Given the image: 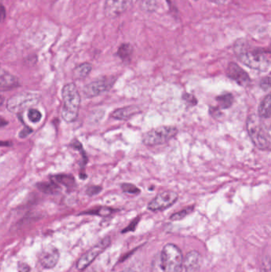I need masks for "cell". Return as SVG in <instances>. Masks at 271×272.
<instances>
[{
	"instance_id": "6da1fadb",
	"label": "cell",
	"mask_w": 271,
	"mask_h": 272,
	"mask_svg": "<svg viewBox=\"0 0 271 272\" xmlns=\"http://www.w3.org/2000/svg\"><path fill=\"white\" fill-rule=\"evenodd\" d=\"M234 51L243 64L259 72H266L270 68L269 50L251 46L245 39H238Z\"/></svg>"
},
{
	"instance_id": "7a4b0ae2",
	"label": "cell",
	"mask_w": 271,
	"mask_h": 272,
	"mask_svg": "<svg viewBox=\"0 0 271 272\" xmlns=\"http://www.w3.org/2000/svg\"><path fill=\"white\" fill-rule=\"evenodd\" d=\"M183 256L182 251L174 244H168L161 252L156 254L153 259L151 272H182Z\"/></svg>"
},
{
	"instance_id": "3957f363",
	"label": "cell",
	"mask_w": 271,
	"mask_h": 272,
	"mask_svg": "<svg viewBox=\"0 0 271 272\" xmlns=\"http://www.w3.org/2000/svg\"><path fill=\"white\" fill-rule=\"evenodd\" d=\"M246 128L253 144L263 151H269L271 137L269 127L262 118L255 114L250 115L246 122Z\"/></svg>"
},
{
	"instance_id": "277c9868",
	"label": "cell",
	"mask_w": 271,
	"mask_h": 272,
	"mask_svg": "<svg viewBox=\"0 0 271 272\" xmlns=\"http://www.w3.org/2000/svg\"><path fill=\"white\" fill-rule=\"evenodd\" d=\"M63 107L61 116L67 123L76 121L81 107V95L73 83L64 85L62 89Z\"/></svg>"
},
{
	"instance_id": "5b68a950",
	"label": "cell",
	"mask_w": 271,
	"mask_h": 272,
	"mask_svg": "<svg viewBox=\"0 0 271 272\" xmlns=\"http://www.w3.org/2000/svg\"><path fill=\"white\" fill-rule=\"evenodd\" d=\"M178 130L174 126H161L151 129L143 134V143L148 147L166 144L178 134Z\"/></svg>"
},
{
	"instance_id": "8992f818",
	"label": "cell",
	"mask_w": 271,
	"mask_h": 272,
	"mask_svg": "<svg viewBox=\"0 0 271 272\" xmlns=\"http://www.w3.org/2000/svg\"><path fill=\"white\" fill-rule=\"evenodd\" d=\"M40 99V95L35 92H22L8 99L7 109L11 112L17 113L26 108L36 105Z\"/></svg>"
},
{
	"instance_id": "52a82bcc",
	"label": "cell",
	"mask_w": 271,
	"mask_h": 272,
	"mask_svg": "<svg viewBox=\"0 0 271 272\" xmlns=\"http://www.w3.org/2000/svg\"><path fill=\"white\" fill-rule=\"evenodd\" d=\"M115 77H103L89 83L84 88V96L93 98L110 90L116 83Z\"/></svg>"
},
{
	"instance_id": "ba28073f",
	"label": "cell",
	"mask_w": 271,
	"mask_h": 272,
	"mask_svg": "<svg viewBox=\"0 0 271 272\" xmlns=\"http://www.w3.org/2000/svg\"><path fill=\"white\" fill-rule=\"evenodd\" d=\"M178 199V193L173 190H166L158 193L148 204L151 211H161L170 208Z\"/></svg>"
},
{
	"instance_id": "9c48e42d",
	"label": "cell",
	"mask_w": 271,
	"mask_h": 272,
	"mask_svg": "<svg viewBox=\"0 0 271 272\" xmlns=\"http://www.w3.org/2000/svg\"><path fill=\"white\" fill-rule=\"evenodd\" d=\"M110 243V238L107 237L102 240L97 245L92 247L89 251L80 258L77 263V268L79 270H84L88 267V265L91 264L95 260V258L97 257L101 252H103L109 246Z\"/></svg>"
},
{
	"instance_id": "30bf717a",
	"label": "cell",
	"mask_w": 271,
	"mask_h": 272,
	"mask_svg": "<svg viewBox=\"0 0 271 272\" xmlns=\"http://www.w3.org/2000/svg\"><path fill=\"white\" fill-rule=\"evenodd\" d=\"M131 0H106L104 12L108 19H116L128 9Z\"/></svg>"
},
{
	"instance_id": "8fae6325",
	"label": "cell",
	"mask_w": 271,
	"mask_h": 272,
	"mask_svg": "<svg viewBox=\"0 0 271 272\" xmlns=\"http://www.w3.org/2000/svg\"><path fill=\"white\" fill-rule=\"evenodd\" d=\"M227 75L240 86H248L251 82L249 74L236 63H229L227 69Z\"/></svg>"
},
{
	"instance_id": "7c38bea8",
	"label": "cell",
	"mask_w": 271,
	"mask_h": 272,
	"mask_svg": "<svg viewBox=\"0 0 271 272\" xmlns=\"http://www.w3.org/2000/svg\"><path fill=\"white\" fill-rule=\"evenodd\" d=\"M59 257L60 254L55 247H46L39 254V263L45 268H53L57 265Z\"/></svg>"
},
{
	"instance_id": "4fadbf2b",
	"label": "cell",
	"mask_w": 271,
	"mask_h": 272,
	"mask_svg": "<svg viewBox=\"0 0 271 272\" xmlns=\"http://www.w3.org/2000/svg\"><path fill=\"white\" fill-rule=\"evenodd\" d=\"M201 265V256L196 251H192L185 256L183 260V267L185 272H198Z\"/></svg>"
},
{
	"instance_id": "5bb4252c",
	"label": "cell",
	"mask_w": 271,
	"mask_h": 272,
	"mask_svg": "<svg viewBox=\"0 0 271 272\" xmlns=\"http://www.w3.org/2000/svg\"><path fill=\"white\" fill-rule=\"evenodd\" d=\"M141 112V109L136 105H129L118 109L112 113V117L118 120H127Z\"/></svg>"
},
{
	"instance_id": "9a60e30c",
	"label": "cell",
	"mask_w": 271,
	"mask_h": 272,
	"mask_svg": "<svg viewBox=\"0 0 271 272\" xmlns=\"http://www.w3.org/2000/svg\"><path fill=\"white\" fill-rule=\"evenodd\" d=\"M19 86V81L15 76L0 69V88L7 90Z\"/></svg>"
},
{
	"instance_id": "2e32d148",
	"label": "cell",
	"mask_w": 271,
	"mask_h": 272,
	"mask_svg": "<svg viewBox=\"0 0 271 272\" xmlns=\"http://www.w3.org/2000/svg\"><path fill=\"white\" fill-rule=\"evenodd\" d=\"M51 180L57 183L58 186L61 185L68 190H74L76 187L75 179L73 175H58L51 177Z\"/></svg>"
},
{
	"instance_id": "e0dca14e",
	"label": "cell",
	"mask_w": 271,
	"mask_h": 272,
	"mask_svg": "<svg viewBox=\"0 0 271 272\" xmlns=\"http://www.w3.org/2000/svg\"><path fill=\"white\" fill-rule=\"evenodd\" d=\"M270 95L268 94L262 99L258 108V116L262 119H269L270 117Z\"/></svg>"
},
{
	"instance_id": "ac0fdd59",
	"label": "cell",
	"mask_w": 271,
	"mask_h": 272,
	"mask_svg": "<svg viewBox=\"0 0 271 272\" xmlns=\"http://www.w3.org/2000/svg\"><path fill=\"white\" fill-rule=\"evenodd\" d=\"M37 188L41 192L46 193V194H56L61 190L60 186L53 181L50 182L38 183Z\"/></svg>"
},
{
	"instance_id": "d6986e66",
	"label": "cell",
	"mask_w": 271,
	"mask_h": 272,
	"mask_svg": "<svg viewBox=\"0 0 271 272\" xmlns=\"http://www.w3.org/2000/svg\"><path fill=\"white\" fill-rule=\"evenodd\" d=\"M92 70V64L89 63H83L74 70V78L77 80L84 79L89 75Z\"/></svg>"
},
{
	"instance_id": "ffe728a7",
	"label": "cell",
	"mask_w": 271,
	"mask_h": 272,
	"mask_svg": "<svg viewBox=\"0 0 271 272\" xmlns=\"http://www.w3.org/2000/svg\"><path fill=\"white\" fill-rule=\"evenodd\" d=\"M216 101L218 102L219 106L222 109H228L234 103V96L232 94L227 92L222 94L216 97Z\"/></svg>"
},
{
	"instance_id": "44dd1931",
	"label": "cell",
	"mask_w": 271,
	"mask_h": 272,
	"mask_svg": "<svg viewBox=\"0 0 271 272\" xmlns=\"http://www.w3.org/2000/svg\"><path fill=\"white\" fill-rule=\"evenodd\" d=\"M132 54H133V47L130 43H123L118 49L117 55L122 61H130Z\"/></svg>"
},
{
	"instance_id": "7402d4cb",
	"label": "cell",
	"mask_w": 271,
	"mask_h": 272,
	"mask_svg": "<svg viewBox=\"0 0 271 272\" xmlns=\"http://www.w3.org/2000/svg\"><path fill=\"white\" fill-rule=\"evenodd\" d=\"M193 210H194L193 206L184 209V210L178 212L176 214H173L171 217V220H172V221H179V220H182V219L185 218V217H187L189 214H190L193 211Z\"/></svg>"
},
{
	"instance_id": "603a6c76",
	"label": "cell",
	"mask_w": 271,
	"mask_h": 272,
	"mask_svg": "<svg viewBox=\"0 0 271 272\" xmlns=\"http://www.w3.org/2000/svg\"><path fill=\"white\" fill-rule=\"evenodd\" d=\"M121 189L123 193H126V194L137 195L141 192L140 188H138L137 186H134V184H131V183H123L121 185Z\"/></svg>"
},
{
	"instance_id": "cb8c5ba5",
	"label": "cell",
	"mask_w": 271,
	"mask_h": 272,
	"mask_svg": "<svg viewBox=\"0 0 271 272\" xmlns=\"http://www.w3.org/2000/svg\"><path fill=\"white\" fill-rule=\"evenodd\" d=\"M140 7L143 11L153 12L157 8V3L155 0H141Z\"/></svg>"
},
{
	"instance_id": "d4e9b609",
	"label": "cell",
	"mask_w": 271,
	"mask_h": 272,
	"mask_svg": "<svg viewBox=\"0 0 271 272\" xmlns=\"http://www.w3.org/2000/svg\"><path fill=\"white\" fill-rule=\"evenodd\" d=\"M28 119L32 123H39L42 119V113L37 109H29V112H28Z\"/></svg>"
},
{
	"instance_id": "484cf974",
	"label": "cell",
	"mask_w": 271,
	"mask_h": 272,
	"mask_svg": "<svg viewBox=\"0 0 271 272\" xmlns=\"http://www.w3.org/2000/svg\"><path fill=\"white\" fill-rule=\"evenodd\" d=\"M182 99L189 106H196L197 105V99H196V96L192 94L185 92L182 96Z\"/></svg>"
},
{
	"instance_id": "4316f807",
	"label": "cell",
	"mask_w": 271,
	"mask_h": 272,
	"mask_svg": "<svg viewBox=\"0 0 271 272\" xmlns=\"http://www.w3.org/2000/svg\"><path fill=\"white\" fill-rule=\"evenodd\" d=\"M113 212V209L108 208V207H100V208L97 209V210L90 212L89 214H97V215L105 217V216L110 215V214H112Z\"/></svg>"
},
{
	"instance_id": "83f0119b",
	"label": "cell",
	"mask_w": 271,
	"mask_h": 272,
	"mask_svg": "<svg viewBox=\"0 0 271 272\" xmlns=\"http://www.w3.org/2000/svg\"><path fill=\"white\" fill-rule=\"evenodd\" d=\"M102 191V187L98 186H91L87 188L86 193L88 196H94V195L98 194Z\"/></svg>"
},
{
	"instance_id": "f1b7e54d",
	"label": "cell",
	"mask_w": 271,
	"mask_h": 272,
	"mask_svg": "<svg viewBox=\"0 0 271 272\" xmlns=\"http://www.w3.org/2000/svg\"><path fill=\"white\" fill-rule=\"evenodd\" d=\"M209 114L213 116V118H215V119H216V120H219L223 116L221 111L217 107H210V109H209Z\"/></svg>"
},
{
	"instance_id": "f546056e",
	"label": "cell",
	"mask_w": 271,
	"mask_h": 272,
	"mask_svg": "<svg viewBox=\"0 0 271 272\" xmlns=\"http://www.w3.org/2000/svg\"><path fill=\"white\" fill-rule=\"evenodd\" d=\"M260 88L264 91L269 90V88H270V79H269V77H266V78H262L261 80Z\"/></svg>"
},
{
	"instance_id": "4dcf8cb0",
	"label": "cell",
	"mask_w": 271,
	"mask_h": 272,
	"mask_svg": "<svg viewBox=\"0 0 271 272\" xmlns=\"http://www.w3.org/2000/svg\"><path fill=\"white\" fill-rule=\"evenodd\" d=\"M32 131H33V130H32L31 128H29V127H24L22 131H20V133H19V138H26V137H27L28 135H29V134H31Z\"/></svg>"
},
{
	"instance_id": "1f68e13d",
	"label": "cell",
	"mask_w": 271,
	"mask_h": 272,
	"mask_svg": "<svg viewBox=\"0 0 271 272\" xmlns=\"http://www.w3.org/2000/svg\"><path fill=\"white\" fill-rule=\"evenodd\" d=\"M6 17V11L5 8H4V6L0 4V22H3V21L5 19Z\"/></svg>"
},
{
	"instance_id": "d6a6232c",
	"label": "cell",
	"mask_w": 271,
	"mask_h": 272,
	"mask_svg": "<svg viewBox=\"0 0 271 272\" xmlns=\"http://www.w3.org/2000/svg\"><path fill=\"white\" fill-rule=\"evenodd\" d=\"M209 1L213 4H218V5H224L228 2V0H209Z\"/></svg>"
},
{
	"instance_id": "836d02e7",
	"label": "cell",
	"mask_w": 271,
	"mask_h": 272,
	"mask_svg": "<svg viewBox=\"0 0 271 272\" xmlns=\"http://www.w3.org/2000/svg\"><path fill=\"white\" fill-rule=\"evenodd\" d=\"M8 122L7 121V120H5V119H4V118L1 117L0 116V128L1 127H5V126L8 125Z\"/></svg>"
},
{
	"instance_id": "e575fe53",
	"label": "cell",
	"mask_w": 271,
	"mask_h": 272,
	"mask_svg": "<svg viewBox=\"0 0 271 272\" xmlns=\"http://www.w3.org/2000/svg\"><path fill=\"white\" fill-rule=\"evenodd\" d=\"M10 145L11 144H9V142H0V147H7Z\"/></svg>"
},
{
	"instance_id": "d590c367",
	"label": "cell",
	"mask_w": 271,
	"mask_h": 272,
	"mask_svg": "<svg viewBox=\"0 0 271 272\" xmlns=\"http://www.w3.org/2000/svg\"><path fill=\"white\" fill-rule=\"evenodd\" d=\"M4 97L3 96H0V106L3 105V103H4Z\"/></svg>"
},
{
	"instance_id": "8d00e7d4",
	"label": "cell",
	"mask_w": 271,
	"mask_h": 272,
	"mask_svg": "<svg viewBox=\"0 0 271 272\" xmlns=\"http://www.w3.org/2000/svg\"><path fill=\"white\" fill-rule=\"evenodd\" d=\"M194 1H198V0H194Z\"/></svg>"
}]
</instances>
